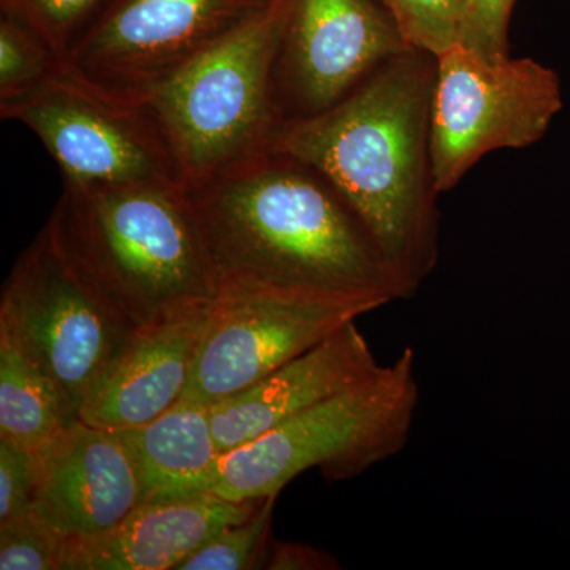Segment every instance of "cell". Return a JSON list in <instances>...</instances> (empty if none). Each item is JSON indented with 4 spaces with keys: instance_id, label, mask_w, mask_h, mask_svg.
<instances>
[{
    "instance_id": "obj_1",
    "label": "cell",
    "mask_w": 570,
    "mask_h": 570,
    "mask_svg": "<svg viewBox=\"0 0 570 570\" xmlns=\"http://www.w3.org/2000/svg\"><path fill=\"white\" fill-rule=\"evenodd\" d=\"M214 296L279 292L401 299L370 232L316 168L268 149L184 187Z\"/></svg>"
},
{
    "instance_id": "obj_2",
    "label": "cell",
    "mask_w": 570,
    "mask_h": 570,
    "mask_svg": "<svg viewBox=\"0 0 570 570\" xmlns=\"http://www.w3.org/2000/svg\"><path fill=\"white\" fill-rule=\"evenodd\" d=\"M436 58L409 50L313 118L281 124L272 149L316 168L360 217L409 298L439 257L430 127Z\"/></svg>"
},
{
    "instance_id": "obj_3",
    "label": "cell",
    "mask_w": 570,
    "mask_h": 570,
    "mask_svg": "<svg viewBox=\"0 0 570 570\" xmlns=\"http://www.w3.org/2000/svg\"><path fill=\"white\" fill-rule=\"evenodd\" d=\"M45 227L132 328L216 298L184 186L63 183Z\"/></svg>"
},
{
    "instance_id": "obj_4",
    "label": "cell",
    "mask_w": 570,
    "mask_h": 570,
    "mask_svg": "<svg viewBox=\"0 0 570 570\" xmlns=\"http://www.w3.org/2000/svg\"><path fill=\"white\" fill-rule=\"evenodd\" d=\"M288 0H272L146 97L184 187L272 149L281 121L275 63Z\"/></svg>"
},
{
    "instance_id": "obj_5",
    "label": "cell",
    "mask_w": 570,
    "mask_h": 570,
    "mask_svg": "<svg viewBox=\"0 0 570 570\" xmlns=\"http://www.w3.org/2000/svg\"><path fill=\"white\" fill-rule=\"evenodd\" d=\"M419 401L415 352L406 347L354 387L223 453L212 494L235 502L264 499L313 468L330 480L362 475L404 449Z\"/></svg>"
},
{
    "instance_id": "obj_6",
    "label": "cell",
    "mask_w": 570,
    "mask_h": 570,
    "mask_svg": "<svg viewBox=\"0 0 570 570\" xmlns=\"http://www.w3.org/2000/svg\"><path fill=\"white\" fill-rule=\"evenodd\" d=\"M561 108L560 77L535 59L487 61L461 43L439 55L430 127L439 195L487 154L542 140Z\"/></svg>"
},
{
    "instance_id": "obj_7",
    "label": "cell",
    "mask_w": 570,
    "mask_h": 570,
    "mask_svg": "<svg viewBox=\"0 0 570 570\" xmlns=\"http://www.w3.org/2000/svg\"><path fill=\"white\" fill-rule=\"evenodd\" d=\"M0 325L55 382L70 422L135 330L71 265L47 227L3 284Z\"/></svg>"
},
{
    "instance_id": "obj_8",
    "label": "cell",
    "mask_w": 570,
    "mask_h": 570,
    "mask_svg": "<svg viewBox=\"0 0 570 570\" xmlns=\"http://www.w3.org/2000/svg\"><path fill=\"white\" fill-rule=\"evenodd\" d=\"M272 0H108L62 69L108 99L141 104Z\"/></svg>"
},
{
    "instance_id": "obj_9",
    "label": "cell",
    "mask_w": 570,
    "mask_h": 570,
    "mask_svg": "<svg viewBox=\"0 0 570 570\" xmlns=\"http://www.w3.org/2000/svg\"><path fill=\"white\" fill-rule=\"evenodd\" d=\"M0 116L39 137L63 183L184 186L145 105L108 99L63 69Z\"/></svg>"
},
{
    "instance_id": "obj_10",
    "label": "cell",
    "mask_w": 570,
    "mask_h": 570,
    "mask_svg": "<svg viewBox=\"0 0 570 570\" xmlns=\"http://www.w3.org/2000/svg\"><path fill=\"white\" fill-rule=\"evenodd\" d=\"M377 309L363 299L279 292L217 296L183 397L213 406Z\"/></svg>"
},
{
    "instance_id": "obj_11",
    "label": "cell",
    "mask_w": 570,
    "mask_h": 570,
    "mask_svg": "<svg viewBox=\"0 0 570 570\" xmlns=\"http://www.w3.org/2000/svg\"><path fill=\"white\" fill-rule=\"evenodd\" d=\"M409 50L376 0H288L273 77L281 121L328 110Z\"/></svg>"
},
{
    "instance_id": "obj_12",
    "label": "cell",
    "mask_w": 570,
    "mask_h": 570,
    "mask_svg": "<svg viewBox=\"0 0 570 570\" xmlns=\"http://www.w3.org/2000/svg\"><path fill=\"white\" fill-rule=\"evenodd\" d=\"M39 455L32 512L67 558L115 531L142 502L132 456L118 431L71 420Z\"/></svg>"
},
{
    "instance_id": "obj_13",
    "label": "cell",
    "mask_w": 570,
    "mask_h": 570,
    "mask_svg": "<svg viewBox=\"0 0 570 570\" xmlns=\"http://www.w3.org/2000/svg\"><path fill=\"white\" fill-rule=\"evenodd\" d=\"M214 299L138 326L111 360L78 412L108 431L141 426L184 395L204 340Z\"/></svg>"
},
{
    "instance_id": "obj_14",
    "label": "cell",
    "mask_w": 570,
    "mask_h": 570,
    "mask_svg": "<svg viewBox=\"0 0 570 570\" xmlns=\"http://www.w3.org/2000/svg\"><path fill=\"white\" fill-rule=\"evenodd\" d=\"M381 367L366 337L348 322L254 385L213 404L212 426L220 452L261 438L299 412L354 387Z\"/></svg>"
},
{
    "instance_id": "obj_15",
    "label": "cell",
    "mask_w": 570,
    "mask_h": 570,
    "mask_svg": "<svg viewBox=\"0 0 570 570\" xmlns=\"http://www.w3.org/2000/svg\"><path fill=\"white\" fill-rule=\"evenodd\" d=\"M261 502L214 494L141 502L110 534L70 554L63 570H176L217 532L249 519Z\"/></svg>"
},
{
    "instance_id": "obj_16",
    "label": "cell",
    "mask_w": 570,
    "mask_h": 570,
    "mask_svg": "<svg viewBox=\"0 0 570 570\" xmlns=\"http://www.w3.org/2000/svg\"><path fill=\"white\" fill-rule=\"evenodd\" d=\"M209 411L181 397L151 422L118 431L137 468L142 502L212 494L223 452Z\"/></svg>"
},
{
    "instance_id": "obj_17",
    "label": "cell",
    "mask_w": 570,
    "mask_h": 570,
    "mask_svg": "<svg viewBox=\"0 0 570 570\" xmlns=\"http://www.w3.org/2000/svg\"><path fill=\"white\" fill-rule=\"evenodd\" d=\"M69 423L55 382L18 337L0 325V439L40 452Z\"/></svg>"
},
{
    "instance_id": "obj_18",
    "label": "cell",
    "mask_w": 570,
    "mask_h": 570,
    "mask_svg": "<svg viewBox=\"0 0 570 570\" xmlns=\"http://www.w3.org/2000/svg\"><path fill=\"white\" fill-rule=\"evenodd\" d=\"M62 69L39 32L10 14L0 17V108L18 102Z\"/></svg>"
},
{
    "instance_id": "obj_19",
    "label": "cell",
    "mask_w": 570,
    "mask_h": 570,
    "mask_svg": "<svg viewBox=\"0 0 570 570\" xmlns=\"http://www.w3.org/2000/svg\"><path fill=\"white\" fill-rule=\"evenodd\" d=\"M262 499L257 510L242 523L230 524L194 551L176 570H250L265 569L272 547L276 499Z\"/></svg>"
},
{
    "instance_id": "obj_20",
    "label": "cell",
    "mask_w": 570,
    "mask_h": 570,
    "mask_svg": "<svg viewBox=\"0 0 570 570\" xmlns=\"http://www.w3.org/2000/svg\"><path fill=\"white\" fill-rule=\"evenodd\" d=\"M409 47L438 58L461 43L463 0H376Z\"/></svg>"
},
{
    "instance_id": "obj_21",
    "label": "cell",
    "mask_w": 570,
    "mask_h": 570,
    "mask_svg": "<svg viewBox=\"0 0 570 570\" xmlns=\"http://www.w3.org/2000/svg\"><path fill=\"white\" fill-rule=\"evenodd\" d=\"M107 2L108 0H0V9L2 13L18 18L39 32L63 59Z\"/></svg>"
},
{
    "instance_id": "obj_22",
    "label": "cell",
    "mask_w": 570,
    "mask_h": 570,
    "mask_svg": "<svg viewBox=\"0 0 570 570\" xmlns=\"http://www.w3.org/2000/svg\"><path fill=\"white\" fill-rule=\"evenodd\" d=\"M61 540L36 515L0 524V569L63 570Z\"/></svg>"
},
{
    "instance_id": "obj_23",
    "label": "cell",
    "mask_w": 570,
    "mask_h": 570,
    "mask_svg": "<svg viewBox=\"0 0 570 570\" xmlns=\"http://www.w3.org/2000/svg\"><path fill=\"white\" fill-rule=\"evenodd\" d=\"M517 0H463L461 45L487 61L509 58V22Z\"/></svg>"
},
{
    "instance_id": "obj_24",
    "label": "cell",
    "mask_w": 570,
    "mask_h": 570,
    "mask_svg": "<svg viewBox=\"0 0 570 570\" xmlns=\"http://www.w3.org/2000/svg\"><path fill=\"white\" fill-rule=\"evenodd\" d=\"M37 479V452L0 439V524L32 513Z\"/></svg>"
},
{
    "instance_id": "obj_25",
    "label": "cell",
    "mask_w": 570,
    "mask_h": 570,
    "mask_svg": "<svg viewBox=\"0 0 570 570\" xmlns=\"http://www.w3.org/2000/svg\"><path fill=\"white\" fill-rule=\"evenodd\" d=\"M340 561L316 547L298 542H272L265 569L269 570H335Z\"/></svg>"
}]
</instances>
